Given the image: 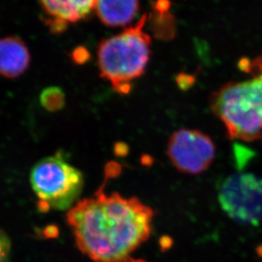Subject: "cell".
<instances>
[{
    "mask_svg": "<svg viewBox=\"0 0 262 262\" xmlns=\"http://www.w3.org/2000/svg\"><path fill=\"white\" fill-rule=\"evenodd\" d=\"M96 0H39L45 20L51 32L62 33L95 10Z\"/></svg>",
    "mask_w": 262,
    "mask_h": 262,
    "instance_id": "7",
    "label": "cell"
},
{
    "mask_svg": "<svg viewBox=\"0 0 262 262\" xmlns=\"http://www.w3.org/2000/svg\"><path fill=\"white\" fill-rule=\"evenodd\" d=\"M169 4L168 0H157L154 4V10L155 11V23H154V32L159 38L167 39V34L169 38H172L174 35V23L172 16L169 13Z\"/></svg>",
    "mask_w": 262,
    "mask_h": 262,
    "instance_id": "10",
    "label": "cell"
},
{
    "mask_svg": "<svg viewBox=\"0 0 262 262\" xmlns=\"http://www.w3.org/2000/svg\"><path fill=\"white\" fill-rule=\"evenodd\" d=\"M216 149L210 136L194 129H181L172 134L167 155L178 171L199 174L206 171L214 162Z\"/></svg>",
    "mask_w": 262,
    "mask_h": 262,
    "instance_id": "6",
    "label": "cell"
},
{
    "mask_svg": "<svg viewBox=\"0 0 262 262\" xmlns=\"http://www.w3.org/2000/svg\"><path fill=\"white\" fill-rule=\"evenodd\" d=\"M122 262H147L146 261V260H139V259H137V260H136V259H132L131 257L128 258V259H126V260H124V261Z\"/></svg>",
    "mask_w": 262,
    "mask_h": 262,
    "instance_id": "13",
    "label": "cell"
},
{
    "mask_svg": "<svg viewBox=\"0 0 262 262\" xmlns=\"http://www.w3.org/2000/svg\"><path fill=\"white\" fill-rule=\"evenodd\" d=\"M30 54L20 38H0V76L13 78L21 75L29 67Z\"/></svg>",
    "mask_w": 262,
    "mask_h": 262,
    "instance_id": "8",
    "label": "cell"
},
{
    "mask_svg": "<svg viewBox=\"0 0 262 262\" xmlns=\"http://www.w3.org/2000/svg\"><path fill=\"white\" fill-rule=\"evenodd\" d=\"M218 200L235 222L258 225L262 221V179L252 173L231 174L220 186Z\"/></svg>",
    "mask_w": 262,
    "mask_h": 262,
    "instance_id": "5",
    "label": "cell"
},
{
    "mask_svg": "<svg viewBox=\"0 0 262 262\" xmlns=\"http://www.w3.org/2000/svg\"><path fill=\"white\" fill-rule=\"evenodd\" d=\"M41 106L48 112L60 111L65 105V95L61 89L56 86L45 89L39 97Z\"/></svg>",
    "mask_w": 262,
    "mask_h": 262,
    "instance_id": "11",
    "label": "cell"
},
{
    "mask_svg": "<svg viewBox=\"0 0 262 262\" xmlns=\"http://www.w3.org/2000/svg\"><path fill=\"white\" fill-rule=\"evenodd\" d=\"M154 211L135 196L107 194L104 186L67 214L81 252L95 262H122L148 239Z\"/></svg>",
    "mask_w": 262,
    "mask_h": 262,
    "instance_id": "1",
    "label": "cell"
},
{
    "mask_svg": "<svg viewBox=\"0 0 262 262\" xmlns=\"http://www.w3.org/2000/svg\"><path fill=\"white\" fill-rule=\"evenodd\" d=\"M95 11L104 25L124 27L135 20L140 10L139 0H96Z\"/></svg>",
    "mask_w": 262,
    "mask_h": 262,
    "instance_id": "9",
    "label": "cell"
},
{
    "mask_svg": "<svg viewBox=\"0 0 262 262\" xmlns=\"http://www.w3.org/2000/svg\"><path fill=\"white\" fill-rule=\"evenodd\" d=\"M238 66L251 78L222 86L212 94L209 106L229 139L250 142L262 139V55L242 59Z\"/></svg>",
    "mask_w": 262,
    "mask_h": 262,
    "instance_id": "2",
    "label": "cell"
},
{
    "mask_svg": "<svg viewBox=\"0 0 262 262\" xmlns=\"http://www.w3.org/2000/svg\"><path fill=\"white\" fill-rule=\"evenodd\" d=\"M147 19L144 14L136 25L99 45L97 61L101 77L120 95L129 93L131 84L143 75L150 60L151 38L144 32Z\"/></svg>",
    "mask_w": 262,
    "mask_h": 262,
    "instance_id": "3",
    "label": "cell"
},
{
    "mask_svg": "<svg viewBox=\"0 0 262 262\" xmlns=\"http://www.w3.org/2000/svg\"><path fill=\"white\" fill-rule=\"evenodd\" d=\"M30 182L43 212L73 206L83 187V174L61 152L38 162L31 171Z\"/></svg>",
    "mask_w": 262,
    "mask_h": 262,
    "instance_id": "4",
    "label": "cell"
},
{
    "mask_svg": "<svg viewBox=\"0 0 262 262\" xmlns=\"http://www.w3.org/2000/svg\"><path fill=\"white\" fill-rule=\"evenodd\" d=\"M10 238L0 229V262H8L10 254Z\"/></svg>",
    "mask_w": 262,
    "mask_h": 262,
    "instance_id": "12",
    "label": "cell"
}]
</instances>
